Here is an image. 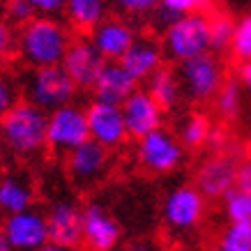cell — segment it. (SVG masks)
I'll list each match as a JSON object with an SVG mask.
<instances>
[{
	"label": "cell",
	"instance_id": "6da1fadb",
	"mask_svg": "<svg viewBox=\"0 0 251 251\" xmlns=\"http://www.w3.org/2000/svg\"><path fill=\"white\" fill-rule=\"evenodd\" d=\"M72 39L74 37L69 32V25H65L60 19L35 16L19 28L14 37V51L19 60L30 69L51 67L62 62Z\"/></svg>",
	"mask_w": 251,
	"mask_h": 251
},
{
	"label": "cell",
	"instance_id": "7a4b0ae2",
	"mask_svg": "<svg viewBox=\"0 0 251 251\" xmlns=\"http://www.w3.org/2000/svg\"><path fill=\"white\" fill-rule=\"evenodd\" d=\"M0 143L19 159H35L46 150V111L16 101L0 115Z\"/></svg>",
	"mask_w": 251,
	"mask_h": 251
},
{
	"label": "cell",
	"instance_id": "3957f363",
	"mask_svg": "<svg viewBox=\"0 0 251 251\" xmlns=\"http://www.w3.org/2000/svg\"><path fill=\"white\" fill-rule=\"evenodd\" d=\"M164 58L173 62H184L189 58L203 55L210 51V16L205 12H194L177 16L164 25L161 35Z\"/></svg>",
	"mask_w": 251,
	"mask_h": 251
},
{
	"label": "cell",
	"instance_id": "277c9868",
	"mask_svg": "<svg viewBox=\"0 0 251 251\" xmlns=\"http://www.w3.org/2000/svg\"><path fill=\"white\" fill-rule=\"evenodd\" d=\"M76 85L67 76V72L60 65L32 69L23 81V95L25 101L35 104L42 111H55V108L72 104L76 99Z\"/></svg>",
	"mask_w": 251,
	"mask_h": 251
},
{
	"label": "cell",
	"instance_id": "5b68a950",
	"mask_svg": "<svg viewBox=\"0 0 251 251\" xmlns=\"http://www.w3.org/2000/svg\"><path fill=\"white\" fill-rule=\"evenodd\" d=\"M177 78H180L184 97H189L196 104H207V101H212L214 95L226 81V69L212 51H207L203 55L180 62Z\"/></svg>",
	"mask_w": 251,
	"mask_h": 251
},
{
	"label": "cell",
	"instance_id": "8992f818",
	"mask_svg": "<svg viewBox=\"0 0 251 251\" xmlns=\"http://www.w3.org/2000/svg\"><path fill=\"white\" fill-rule=\"evenodd\" d=\"M184 150L182 143L177 141L173 131L159 129L150 131L145 136L138 138L136 145V159L138 164L152 175H171L182 166L184 161Z\"/></svg>",
	"mask_w": 251,
	"mask_h": 251
},
{
	"label": "cell",
	"instance_id": "52a82bcc",
	"mask_svg": "<svg viewBox=\"0 0 251 251\" xmlns=\"http://www.w3.org/2000/svg\"><path fill=\"white\" fill-rule=\"evenodd\" d=\"M88 138L90 136H88L85 108L78 106L76 101L46 113V148H51L55 154L72 152Z\"/></svg>",
	"mask_w": 251,
	"mask_h": 251
},
{
	"label": "cell",
	"instance_id": "ba28073f",
	"mask_svg": "<svg viewBox=\"0 0 251 251\" xmlns=\"http://www.w3.org/2000/svg\"><path fill=\"white\" fill-rule=\"evenodd\" d=\"M65 157H67L69 180L81 191L99 187L111 173V150L101 148L90 138L78 148H74L72 152H67Z\"/></svg>",
	"mask_w": 251,
	"mask_h": 251
},
{
	"label": "cell",
	"instance_id": "9c48e42d",
	"mask_svg": "<svg viewBox=\"0 0 251 251\" xmlns=\"http://www.w3.org/2000/svg\"><path fill=\"white\" fill-rule=\"evenodd\" d=\"M164 224L173 233H191L205 217V196L194 184H180L166 194L161 203Z\"/></svg>",
	"mask_w": 251,
	"mask_h": 251
},
{
	"label": "cell",
	"instance_id": "30bf717a",
	"mask_svg": "<svg viewBox=\"0 0 251 251\" xmlns=\"http://www.w3.org/2000/svg\"><path fill=\"white\" fill-rule=\"evenodd\" d=\"M0 230L12 251H37L39 247L49 242L46 214L35 205L21 210V212L5 214Z\"/></svg>",
	"mask_w": 251,
	"mask_h": 251
},
{
	"label": "cell",
	"instance_id": "8fae6325",
	"mask_svg": "<svg viewBox=\"0 0 251 251\" xmlns=\"http://www.w3.org/2000/svg\"><path fill=\"white\" fill-rule=\"evenodd\" d=\"M122 242V226L111 210L99 201H92L83 207L81 219V244L88 251H113Z\"/></svg>",
	"mask_w": 251,
	"mask_h": 251
},
{
	"label": "cell",
	"instance_id": "7c38bea8",
	"mask_svg": "<svg viewBox=\"0 0 251 251\" xmlns=\"http://www.w3.org/2000/svg\"><path fill=\"white\" fill-rule=\"evenodd\" d=\"M85 120H88V136L90 141L99 143L106 150H118L127 143V127L122 120V111L118 104H106V101H92L85 108Z\"/></svg>",
	"mask_w": 251,
	"mask_h": 251
},
{
	"label": "cell",
	"instance_id": "4fadbf2b",
	"mask_svg": "<svg viewBox=\"0 0 251 251\" xmlns=\"http://www.w3.org/2000/svg\"><path fill=\"white\" fill-rule=\"evenodd\" d=\"M136 37H138L136 28H134V23L127 16H111V14L88 32V39L95 44V49L101 53V58L106 62L120 60L125 51L134 44Z\"/></svg>",
	"mask_w": 251,
	"mask_h": 251
},
{
	"label": "cell",
	"instance_id": "5bb4252c",
	"mask_svg": "<svg viewBox=\"0 0 251 251\" xmlns=\"http://www.w3.org/2000/svg\"><path fill=\"white\" fill-rule=\"evenodd\" d=\"M46 228L49 242L65 244V247H81V219L83 207L74 198L60 196L46 210Z\"/></svg>",
	"mask_w": 251,
	"mask_h": 251
},
{
	"label": "cell",
	"instance_id": "9a60e30c",
	"mask_svg": "<svg viewBox=\"0 0 251 251\" xmlns=\"http://www.w3.org/2000/svg\"><path fill=\"white\" fill-rule=\"evenodd\" d=\"M104 65H106V60L101 58V53L88 37L72 39L67 46V53L60 62V67L67 72V76L81 90H90Z\"/></svg>",
	"mask_w": 251,
	"mask_h": 251
},
{
	"label": "cell",
	"instance_id": "2e32d148",
	"mask_svg": "<svg viewBox=\"0 0 251 251\" xmlns=\"http://www.w3.org/2000/svg\"><path fill=\"white\" fill-rule=\"evenodd\" d=\"M120 111L129 138L145 136L150 131L159 129L164 122V108L154 101L150 92L138 90V88L120 104Z\"/></svg>",
	"mask_w": 251,
	"mask_h": 251
},
{
	"label": "cell",
	"instance_id": "e0dca14e",
	"mask_svg": "<svg viewBox=\"0 0 251 251\" xmlns=\"http://www.w3.org/2000/svg\"><path fill=\"white\" fill-rule=\"evenodd\" d=\"M237 164L235 157L228 154H212L198 164L194 187L205 198H221L235 187L237 180Z\"/></svg>",
	"mask_w": 251,
	"mask_h": 251
},
{
	"label": "cell",
	"instance_id": "ac0fdd59",
	"mask_svg": "<svg viewBox=\"0 0 251 251\" xmlns=\"http://www.w3.org/2000/svg\"><path fill=\"white\" fill-rule=\"evenodd\" d=\"M164 60H166V58H164L161 44L157 39L136 37L134 44L125 51V55H122L118 62L125 67V72H127L136 83H141V81H148L157 69L164 67Z\"/></svg>",
	"mask_w": 251,
	"mask_h": 251
},
{
	"label": "cell",
	"instance_id": "d6986e66",
	"mask_svg": "<svg viewBox=\"0 0 251 251\" xmlns=\"http://www.w3.org/2000/svg\"><path fill=\"white\" fill-rule=\"evenodd\" d=\"M37 187L25 171L0 175V214L21 212L35 205Z\"/></svg>",
	"mask_w": 251,
	"mask_h": 251
},
{
	"label": "cell",
	"instance_id": "ffe728a7",
	"mask_svg": "<svg viewBox=\"0 0 251 251\" xmlns=\"http://www.w3.org/2000/svg\"><path fill=\"white\" fill-rule=\"evenodd\" d=\"M90 90L95 92L97 101H106V104H118L120 106L122 101L136 90V81L125 72L120 62H106Z\"/></svg>",
	"mask_w": 251,
	"mask_h": 251
},
{
	"label": "cell",
	"instance_id": "44dd1931",
	"mask_svg": "<svg viewBox=\"0 0 251 251\" xmlns=\"http://www.w3.org/2000/svg\"><path fill=\"white\" fill-rule=\"evenodd\" d=\"M111 12V0H67L65 19L69 28L78 32H90L99 21H104Z\"/></svg>",
	"mask_w": 251,
	"mask_h": 251
},
{
	"label": "cell",
	"instance_id": "7402d4cb",
	"mask_svg": "<svg viewBox=\"0 0 251 251\" xmlns=\"http://www.w3.org/2000/svg\"><path fill=\"white\" fill-rule=\"evenodd\" d=\"M148 92L152 95V99L164 108V111L177 108L180 101H182V97H184L177 74H175L173 69H166V67L157 69L152 76L148 78Z\"/></svg>",
	"mask_w": 251,
	"mask_h": 251
},
{
	"label": "cell",
	"instance_id": "603a6c76",
	"mask_svg": "<svg viewBox=\"0 0 251 251\" xmlns=\"http://www.w3.org/2000/svg\"><path fill=\"white\" fill-rule=\"evenodd\" d=\"M210 122H207L205 115L201 113H189L184 115L180 125H177V141L182 143L184 150H196V148H203L207 145V136H210Z\"/></svg>",
	"mask_w": 251,
	"mask_h": 251
},
{
	"label": "cell",
	"instance_id": "cb8c5ba5",
	"mask_svg": "<svg viewBox=\"0 0 251 251\" xmlns=\"http://www.w3.org/2000/svg\"><path fill=\"white\" fill-rule=\"evenodd\" d=\"M214 106H217V113L224 120H235L240 111H242V83L235 81V78H228L224 81V85L219 88V92L214 95Z\"/></svg>",
	"mask_w": 251,
	"mask_h": 251
},
{
	"label": "cell",
	"instance_id": "d4e9b609",
	"mask_svg": "<svg viewBox=\"0 0 251 251\" xmlns=\"http://www.w3.org/2000/svg\"><path fill=\"white\" fill-rule=\"evenodd\" d=\"M217 251H251V221L228 224L219 235Z\"/></svg>",
	"mask_w": 251,
	"mask_h": 251
},
{
	"label": "cell",
	"instance_id": "484cf974",
	"mask_svg": "<svg viewBox=\"0 0 251 251\" xmlns=\"http://www.w3.org/2000/svg\"><path fill=\"white\" fill-rule=\"evenodd\" d=\"M224 201V214L230 224H240V221H251V191L233 189L221 196Z\"/></svg>",
	"mask_w": 251,
	"mask_h": 251
},
{
	"label": "cell",
	"instance_id": "4316f807",
	"mask_svg": "<svg viewBox=\"0 0 251 251\" xmlns=\"http://www.w3.org/2000/svg\"><path fill=\"white\" fill-rule=\"evenodd\" d=\"M207 0H159L157 2V19L166 25L168 21H173L177 16H187L194 12H205Z\"/></svg>",
	"mask_w": 251,
	"mask_h": 251
},
{
	"label": "cell",
	"instance_id": "83f0119b",
	"mask_svg": "<svg viewBox=\"0 0 251 251\" xmlns=\"http://www.w3.org/2000/svg\"><path fill=\"white\" fill-rule=\"evenodd\" d=\"M230 51L235 53V58L240 62H249V58H251V19L249 16H242L233 25Z\"/></svg>",
	"mask_w": 251,
	"mask_h": 251
},
{
	"label": "cell",
	"instance_id": "f1b7e54d",
	"mask_svg": "<svg viewBox=\"0 0 251 251\" xmlns=\"http://www.w3.org/2000/svg\"><path fill=\"white\" fill-rule=\"evenodd\" d=\"M233 25L235 23L228 16H210V51H228Z\"/></svg>",
	"mask_w": 251,
	"mask_h": 251
},
{
	"label": "cell",
	"instance_id": "f546056e",
	"mask_svg": "<svg viewBox=\"0 0 251 251\" xmlns=\"http://www.w3.org/2000/svg\"><path fill=\"white\" fill-rule=\"evenodd\" d=\"M2 14H5V19H7L12 25H19V28H21L23 23L32 21V19L37 16V12H35L30 0H7Z\"/></svg>",
	"mask_w": 251,
	"mask_h": 251
},
{
	"label": "cell",
	"instance_id": "4dcf8cb0",
	"mask_svg": "<svg viewBox=\"0 0 251 251\" xmlns=\"http://www.w3.org/2000/svg\"><path fill=\"white\" fill-rule=\"evenodd\" d=\"M16 101H19V85L9 72L0 67V115L7 113Z\"/></svg>",
	"mask_w": 251,
	"mask_h": 251
},
{
	"label": "cell",
	"instance_id": "1f68e13d",
	"mask_svg": "<svg viewBox=\"0 0 251 251\" xmlns=\"http://www.w3.org/2000/svg\"><path fill=\"white\" fill-rule=\"evenodd\" d=\"M159 0H111V5L118 7L122 14L127 16H145V14H154Z\"/></svg>",
	"mask_w": 251,
	"mask_h": 251
},
{
	"label": "cell",
	"instance_id": "d6a6232c",
	"mask_svg": "<svg viewBox=\"0 0 251 251\" xmlns=\"http://www.w3.org/2000/svg\"><path fill=\"white\" fill-rule=\"evenodd\" d=\"M14 25L0 14V65L5 60H9V55L14 53Z\"/></svg>",
	"mask_w": 251,
	"mask_h": 251
},
{
	"label": "cell",
	"instance_id": "836d02e7",
	"mask_svg": "<svg viewBox=\"0 0 251 251\" xmlns=\"http://www.w3.org/2000/svg\"><path fill=\"white\" fill-rule=\"evenodd\" d=\"M37 16H51V19H58L65 12V2L67 0H30Z\"/></svg>",
	"mask_w": 251,
	"mask_h": 251
},
{
	"label": "cell",
	"instance_id": "e575fe53",
	"mask_svg": "<svg viewBox=\"0 0 251 251\" xmlns=\"http://www.w3.org/2000/svg\"><path fill=\"white\" fill-rule=\"evenodd\" d=\"M235 187L237 189H244V191H251V166L249 161L247 164H237V180H235Z\"/></svg>",
	"mask_w": 251,
	"mask_h": 251
},
{
	"label": "cell",
	"instance_id": "d590c367",
	"mask_svg": "<svg viewBox=\"0 0 251 251\" xmlns=\"http://www.w3.org/2000/svg\"><path fill=\"white\" fill-rule=\"evenodd\" d=\"M125 251H159V247L150 240H138V242H131Z\"/></svg>",
	"mask_w": 251,
	"mask_h": 251
},
{
	"label": "cell",
	"instance_id": "8d00e7d4",
	"mask_svg": "<svg viewBox=\"0 0 251 251\" xmlns=\"http://www.w3.org/2000/svg\"><path fill=\"white\" fill-rule=\"evenodd\" d=\"M37 251H78V247H65V244H55V242H46L44 247H39Z\"/></svg>",
	"mask_w": 251,
	"mask_h": 251
},
{
	"label": "cell",
	"instance_id": "74e56055",
	"mask_svg": "<svg viewBox=\"0 0 251 251\" xmlns=\"http://www.w3.org/2000/svg\"><path fill=\"white\" fill-rule=\"evenodd\" d=\"M249 74H251V67H249V62H242V69H240V83L242 85H249Z\"/></svg>",
	"mask_w": 251,
	"mask_h": 251
},
{
	"label": "cell",
	"instance_id": "f35d334b",
	"mask_svg": "<svg viewBox=\"0 0 251 251\" xmlns=\"http://www.w3.org/2000/svg\"><path fill=\"white\" fill-rule=\"evenodd\" d=\"M0 251H12L9 249V244H7V240H5V235H2V230H0Z\"/></svg>",
	"mask_w": 251,
	"mask_h": 251
},
{
	"label": "cell",
	"instance_id": "ab89813d",
	"mask_svg": "<svg viewBox=\"0 0 251 251\" xmlns=\"http://www.w3.org/2000/svg\"><path fill=\"white\" fill-rule=\"evenodd\" d=\"M5 2H7V0H0V14H2V9H5Z\"/></svg>",
	"mask_w": 251,
	"mask_h": 251
},
{
	"label": "cell",
	"instance_id": "60d3db41",
	"mask_svg": "<svg viewBox=\"0 0 251 251\" xmlns=\"http://www.w3.org/2000/svg\"><path fill=\"white\" fill-rule=\"evenodd\" d=\"M113 251H120V249H113Z\"/></svg>",
	"mask_w": 251,
	"mask_h": 251
}]
</instances>
